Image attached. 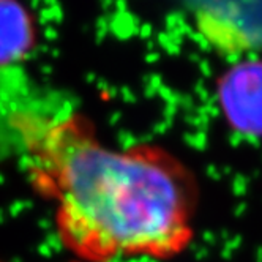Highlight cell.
<instances>
[{"instance_id":"obj_2","label":"cell","mask_w":262,"mask_h":262,"mask_svg":"<svg viewBox=\"0 0 262 262\" xmlns=\"http://www.w3.org/2000/svg\"><path fill=\"white\" fill-rule=\"evenodd\" d=\"M218 103L232 131L262 138V60L240 62L218 81Z\"/></svg>"},{"instance_id":"obj_4","label":"cell","mask_w":262,"mask_h":262,"mask_svg":"<svg viewBox=\"0 0 262 262\" xmlns=\"http://www.w3.org/2000/svg\"><path fill=\"white\" fill-rule=\"evenodd\" d=\"M0 262H5L4 259H0ZM73 262H82V260H73Z\"/></svg>"},{"instance_id":"obj_1","label":"cell","mask_w":262,"mask_h":262,"mask_svg":"<svg viewBox=\"0 0 262 262\" xmlns=\"http://www.w3.org/2000/svg\"><path fill=\"white\" fill-rule=\"evenodd\" d=\"M11 123L33 188L54 204L59 238L76 260H169L188 248L199 183L169 150L106 147L74 111L52 117L17 112Z\"/></svg>"},{"instance_id":"obj_3","label":"cell","mask_w":262,"mask_h":262,"mask_svg":"<svg viewBox=\"0 0 262 262\" xmlns=\"http://www.w3.org/2000/svg\"><path fill=\"white\" fill-rule=\"evenodd\" d=\"M36 41L35 19L21 0H0V68L21 62Z\"/></svg>"}]
</instances>
